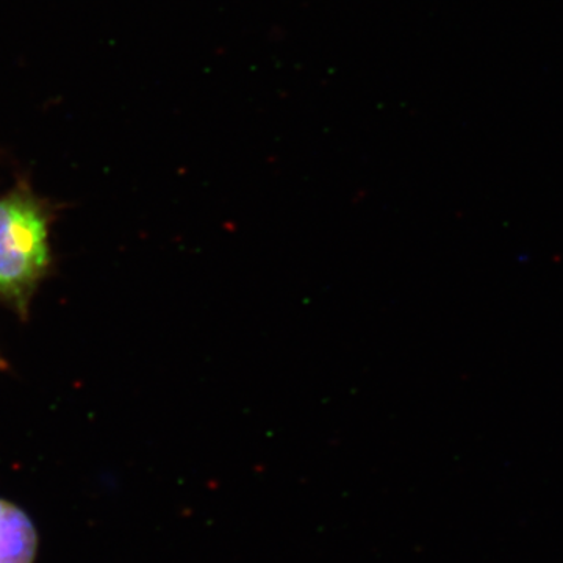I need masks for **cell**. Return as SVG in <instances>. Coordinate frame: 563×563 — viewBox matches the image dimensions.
<instances>
[{
    "label": "cell",
    "mask_w": 563,
    "mask_h": 563,
    "mask_svg": "<svg viewBox=\"0 0 563 563\" xmlns=\"http://www.w3.org/2000/svg\"><path fill=\"white\" fill-rule=\"evenodd\" d=\"M55 211L29 185L0 196V302L22 320L40 285L49 276L51 228Z\"/></svg>",
    "instance_id": "1"
},
{
    "label": "cell",
    "mask_w": 563,
    "mask_h": 563,
    "mask_svg": "<svg viewBox=\"0 0 563 563\" xmlns=\"http://www.w3.org/2000/svg\"><path fill=\"white\" fill-rule=\"evenodd\" d=\"M36 553L38 533L29 515L0 499V563H33Z\"/></svg>",
    "instance_id": "2"
},
{
    "label": "cell",
    "mask_w": 563,
    "mask_h": 563,
    "mask_svg": "<svg viewBox=\"0 0 563 563\" xmlns=\"http://www.w3.org/2000/svg\"><path fill=\"white\" fill-rule=\"evenodd\" d=\"M9 369V362L3 358V355L0 354V372H7Z\"/></svg>",
    "instance_id": "3"
}]
</instances>
